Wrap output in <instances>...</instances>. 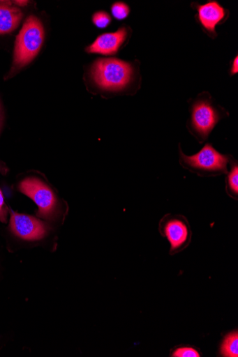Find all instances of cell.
I'll return each mask as SVG.
<instances>
[{"mask_svg":"<svg viewBox=\"0 0 238 357\" xmlns=\"http://www.w3.org/2000/svg\"><path fill=\"white\" fill-rule=\"evenodd\" d=\"M189 113L186 127L199 144L207 141L219 121L229 116L227 110L207 92L201 93L189 101Z\"/></svg>","mask_w":238,"mask_h":357,"instance_id":"1","label":"cell"},{"mask_svg":"<svg viewBox=\"0 0 238 357\" xmlns=\"http://www.w3.org/2000/svg\"><path fill=\"white\" fill-rule=\"evenodd\" d=\"M179 164L183 169L202 178L225 175L232 156L223 154L212 144H207L197 153L185 154L179 144Z\"/></svg>","mask_w":238,"mask_h":357,"instance_id":"2","label":"cell"},{"mask_svg":"<svg viewBox=\"0 0 238 357\" xmlns=\"http://www.w3.org/2000/svg\"><path fill=\"white\" fill-rule=\"evenodd\" d=\"M91 78L102 90L119 91L133 81L134 70L131 63L117 59H99L92 65Z\"/></svg>","mask_w":238,"mask_h":357,"instance_id":"3","label":"cell"},{"mask_svg":"<svg viewBox=\"0 0 238 357\" xmlns=\"http://www.w3.org/2000/svg\"><path fill=\"white\" fill-rule=\"evenodd\" d=\"M45 38L41 21L36 16L29 17L17 37L12 72L20 70L38 54Z\"/></svg>","mask_w":238,"mask_h":357,"instance_id":"4","label":"cell"},{"mask_svg":"<svg viewBox=\"0 0 238 357\" xmlns=\"http://www.w3.org/2000/svg\"><path fill=\"white\" fill-rule=\"evenodd\" d=\"M19 190L38 206V215L50 220L55 215L58 202L52 189L38 178L30 177L22 181Z\"/></svg>","mask_w":238,"mask_h":357,"instance_id":"5","label":"cell"},{"mask_svg":"<svg viewBox=\"0 0 238 357\" xmlns=\"http://www.w3.org/2000/svg\"><path fill=\"white\" fill-rule=\"evenodd\" d=\"M160 231L171 245V252H179L188 245L191 231L187 220L181 215H168L160 222Z\"/></svg>","mask_w":238,"mask_h":357,"instance_id":"6","label":"cell"},{"mask_svg":"<svg viewBox=\"0 0 238 357\" xmlns=\"http://www.w3.org/2000/svg\"><path fill=\"white\" fill-rule=\"evenodd\" d=\"M10 230L25 241H39L50 232V227L35 217L10 211Z\"/></svg>","mask_w":238,"mask_h":357,"instance_id":"7","label":"cell"},{"mask_svg":"<svg viewBox=\"0 0 238 357\" xmlns=\"http://www.w3.org/2000/svg\"><path fill=\"white\" fill-rule=\"evenodd\" d=\"M197 10V19L204 31L211 38L218 36L216 27L228 17V11L217 1H209L204 5L193 4Z\"/></svg>","mask_w":238,"mask_h":357,"instance_id":"8","label":"cell"},{"mask_svg":"<svg viewBox=\"0 0 238 357\" xmlns=\"http://www.w3.org/2000/svg\"><path fill=\"white\" fill-rule=\"evenodd\" d=\"M128 37V30L121 27L112 33L100 36L86 49L87 53L102 55L116 54L124 45Z\"/></svg>","mask_w":238,"mask_h":357,"instance_id":"9","label":"cell"},{"mask_svg":"<svg viewBox=\"0 0 238 357\" xmlns=\"http://www.w3.org/2000/svg\"><path fill=\"white\" fill-rule=\"evenodd\" d=\"M23 14L20 8L11 2H0V35L10 33L15 30Z\"/></svg>","mask_w":238,"mask_h":357,"instance_id":"10","label":"cell"},{"mask_svg":"<svg viewBox=\"0 0 238 357\" xmlns=\"http://www.w3.org/2000/svg\"><path fill=\"white\" fill-rule=\"evenodd\" d=\"M225 191L228 196L235 200L238 197V163L232 157L225 174Z\"/></svg>","mask_w":238,"mask_h":357,"instance_id":"11","label":"cell"},{"mask_svg":"<svg viewBox=\"0 0 238 357\" xmlns=\"http://www.w3.org/2000/svg\"><path fill=\"white\" fill-rule=\"evenodd\" d=\"M222 354L224 356H238V334L235 332L229 335L224 340L222 348Z\"/></svg>","mask_w":238,"mask_h":357,"instance_id":"12","label":"cell"},{"mask_svg":"<svg viewBox=\"0 0 238 357\" xmlns=\"http://www.w3.org/2000/svg\"><path fill=\"white\" fill-rule=\"evenodd\" d=\"M92 21L96 26L104 29L110 24L112 18L107 13L100 11L94 13L92 17Z\"/></svg>","mask_w":238,"mask_h":357,"instance_id":"13","label":"cell"},{"mask_svg":"<svg viewBox=\"0 0 238 357\" xmlns=\"http://www.w3.org/2000/svg\"><path fill=\"white\" fill-rule=\"evenodd\" d=\"M112 13L117 20H123L128 16L130 8L126 3L118 2L113 4Z\"/></svg>","mask_w":238,"mask_h":357,"instance_id":"14","label":"cell"},{"mask_svg":"<svg viewBox=\"0 0 238 357\" xmlns=\"http://www.w3.org/2000/svg\"><path fill=\"white\" fill-rule=\"evenodd\" d=\"M173 356L176 357H199L200 354L192 348H180L175 351Z\"/></svg>","mask_w":238,"mask_h":357,"instance_id":"15","label":"cell"},{"mask_svg":"<svg viewBox=\"0 0 238 357\" xmlns=\"http://www.w3.org/2000/svg\"><path fill=\"white\" fill-rule=\"evenodd\" d=\"M8 208L7 207L3 192L0 190V222L6 223L8 219Z\"/></svg>","mask_w":238,"mask_h":357,"instance_id":"16","label":"cell"},{"mask_svg":"<svg viewBox=\"0 0 238 357\" xmlns=\"http://www.w3.org/2000/svg\"><path fill=\"white\" fill-rule=\"evenodd\" d=\"M237 64H238V56L237 55L235 56V58L233 59V61H232V66L230 68V75H232V76L235 75V74H237L238 73Z\"/></svg>","mask_w":238,"mask_h":357,"instance_id":"17","label":"cell"},{"mask_svg":"<svg viewBox=\"0 0 238 357\" xmlns=\"http://www.w3.org/2000/svg\"><path fill=\"white\" fill-rule=\"evenodd\" d=\"M15 4L20 7H23L27 5L28 1H13Z\"/></svg>","mask_w":238,"mask_h":357,"instance_id":"18","label":"cell"},{"mask_svg":"<svg viewBox=\"0 0 238 357\" xmlns=\"http://www.w3.org/2000/svg\"><path fill=\"white\" fill-rule=\"evenodd\" d=\"M3 119V110H2L1 105H0V129H1V127H2Z\"/></svg>","mask_w":238,"mask_h":357,"instance_id":"19","label":"cell"}]
</instances>
